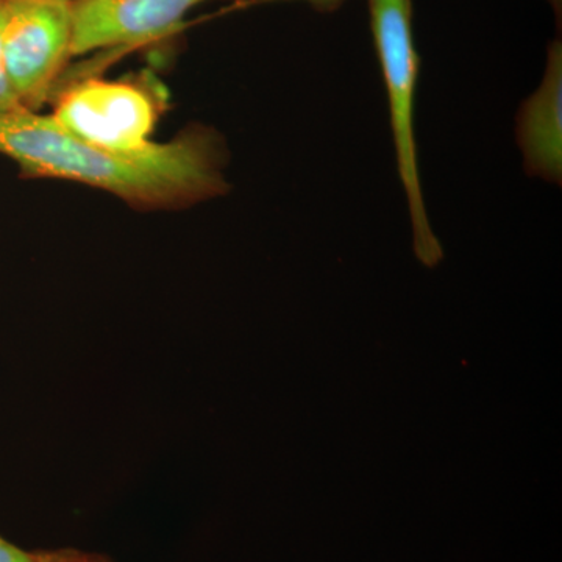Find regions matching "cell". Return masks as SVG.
Returning <instances> with one entry per match:
<instances>
[{
  "label": "cell",
  "instance_id": "obj_1",
  "mask_svg": "<svg viewBox=\"0 0 562 562\" xmlns=\"http://www.w3.org/2000/svg\"><path fill=\"white\" fill-rule=\"evenodd\" d=\"M0 155L27 179L77 181L110 192L140 211H179L231 191V150L216 128L194 124L135 154L94 146L50 114L16 110L0 116Z\"/></svg>",
  "mask_w": 562,
  "mask_h": 562
},
{
  "label": "cell",
  "instance_id": "obj_2",
  "mask_svg": "<svg viewBox=\"0 0 562 562\" xmlns=\"http://www.w3.org/2000/svg\"><path fill=\"white\" fill-rule=\"evenodd\" d=\"M369 22L390 102L392 140L414 235V250L424 265H438L441 244L428 220L422 190L414 111L420 57L414 43L413 0H368Z\"/></svg>",
  "mask_w": 562,
  "mask_h": 562
},
{
  "label": "cell",
  "instance_id": "obj_3",
  "mask_svg": "<svg viewBox=\"0 0 562 562\" xmlns=\"http://www.w3.org/2000/svg\"><path fill=\"white\" fill-rule=\"evenodd\" d=\"M55 95L50 116L63 128L121 154H135L154 143L151 133L168 101L160 81L147 72L121 80L88 76Z\"/></svg>",
  "mask_w": 562,
  "mask_h": 562
},
{
  "label": "cell",
  "instance_id": "obj_4",
  "mask_svg": "<svg viewBox=\"0 0 562 562\" xmlns=\"http://www.w3.org/2000/svg\"><path fill=\"white\" fill-rule=\"evenodd\" d=\"M0 36L21 105L43 110L72 58L74 0H3Z\"/></svg>",
  "mask_w": 562,
  "mask_h": 562
},
{
  "label": "cell",
  "instance_id": "obj_5",
  "mask_svg": "<svg viewBox=\"0 0 562 562\" xmlns=\"http://www.w3.org/2000/svg\"><path fill=\"white\" fill-rule=\"evenodd\" d=\"M202 2L206 0H76L72 57L157 40L177 31L184 14Z\"/></svg>",
  "mask_w": 562,
  "mask_h": 562
},
{
  "label": "cell",
  "instance_id": "obj_6",
  "mask_svg": "<svg viewBox=\"0 0 562 562\" xmlns=\"http://www.w3.org/2000/svg\"><path fill=\"white\" fill-rule=\"evenodd\" d=\"M516 140L527 176L562 183V43L547 47L546 70L538 90L524 101L516 116Z\"/></svg>",
  "mask_w": 562,
  "mask_h": 562
},
{
  "label": "cell",
  "instance_id": "obj_7",
  "mask_svg": "<svg viewBox=\"0 0 562 562\" xmlns=\"http://www.w3.org/2000/svg\"><path fill=\"white\" fill-rule=\"evenodd\" d=\"M347 0H236L231 7L232 10L255 9V7L273 5V3H306L312 7L316 13L333 14L336 13Z\"/></svg>",
  "mask_w": 562,
  "mask_h": 562
},
{
  "label": "cell",
  "instance_id": "obj_8",
  "mask_svg": "<svg viewBox=\"0 0 562 562\" xmlns=\"http://www.w3.org/2000/svg\"><path fill=\"white\" fill-rule=\"evenodd\" d=\"M3 0H0V32H2ZM24 109L11 85L9 72H7L5 60H3L2 36H0V116Z\"/></svg>",
  "mask_w": 562,
  "mask_h": 562
},
{
  "label": "cell",
  "instance_id": "obj_9",
  "mask_svg": "<svg viewBox=\"0 0 562 562\" xmlns=\"http://www.w3.org/2000/svg\"><path fill=\"white\" fill-rule=\"evenodd\" d=\"M32 562H113L101 553L83 552L77 549L41 550L33 552Z\"/></svg>",
  "mask_w": 562,
  "mask_h": 562
},
{
  "label": "cell",
  "instance_id": "obj_10",
  "mask_svg": "<svg viewBox=\"0 0 562 562\" xmlns=\"http://www.w3.org/2000/svg\"><path fill=\"white\" fill-rule=\"evenodd\" d=\"M33 552L22 550L0 536V562H32Z\"/></svg>",
  "mask_w": 562,
  "mask_h": 562
},
{
  "label": "cell",
  "instance_id": "obj_11",
  "mask_svg": "<svg viewBox=\"0 0 562 562\" xmlns=\"http://www.w3.org/2000/svg\"><path fill=\"white\" fill-rule=\"evenodd\" d=\"M549 3L550 9L553 10L554 20H557L558 29H561L562 20V0H546Z\"/></svg>",
  "mask_w": 562,
  "mask_h": 562
},
{
  "label": "cell",
  "instance_id": "obj_12",
  "mask_svg": "<svg viewBox=\"0 0 562 562\" xmlns=\"http://www.w3.org/2000/svg\"><path fill=\"white\" fill-rule=\"evenodd\" d=\"M74 2H76V0H74Z\"/></svg>",
  "mask_w": 562,
  "mask_h": 562
}]
</instances>
